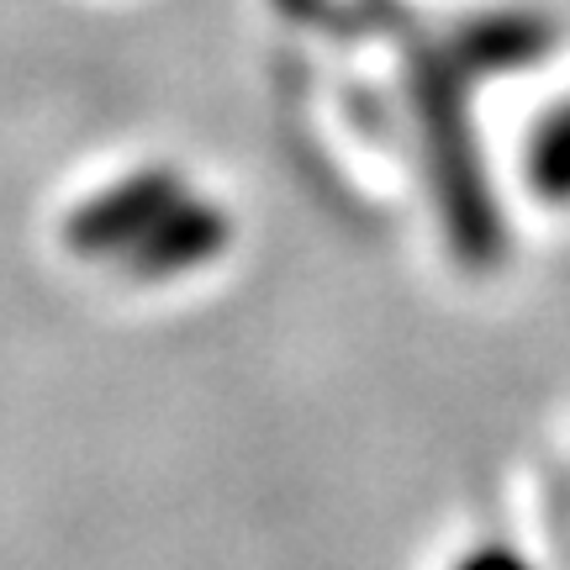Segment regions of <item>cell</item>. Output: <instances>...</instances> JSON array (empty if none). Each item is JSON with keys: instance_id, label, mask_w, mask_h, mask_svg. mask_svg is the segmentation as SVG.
<instances>
[{"instance_id": "obj_2", "label": "cell", "mask_w": 570, "mask_h": 570, "mask_svg": "<svg viewBox=\"0 0 570 570\" xmlns=\"http://www.w3.org/2000/svg\"><path fill=\"white\" fill-rule=\"evenodd\" d=\"M227 238H233V223H227L223 206L185 190L180 202L169 206V217L127 254V265L138 281H180L190 269L212 265L227 248Z\"/></svg>"}, {"instance_id": "obj_1", "label": "cell", "mask_w": 570, "mask_h": 570, "mask_svg": "<svg viewBox=\"0 0 570 570\" xmlns=\"http://www.w3.org/2000/svg\"><path fill=\"white\" fill-rule=\"evenodd\" d=\"M185 190L190 185H185L180 169H138V175L106 185L101 196L75 206L69 223H63V238L85 259H127L169 217V206L180 202Z\"/></svg>"}, {"instance_id": "obj_4", "label": "cell", "mask_w": 570, "mask_h": 570, "mask_svg": "<svg viewBox=\"0 0 570 570\" xmlns=\"http://www.w3.org/2000/svg\"><path fill=\"white\" fill-rule=\"evenodd\" d=\"M454 570H533V566L518 550H508V544H481V550L460 554Z\"/></svg>"}, {"instance_id": "obj_3", "label": "cell", "mask_w": 570, "mask_h": 570, "mask_svg": "<svg viewBox=\"0 0 570 570\" xmlns=\"http://www.w3.org/2000/svg\"><path fill=\"white\" fill-rule=\"evenodd\" d=\"M529 185L539 202L570 206V101L539 117L529 132Z\"/></svg>"}]
</instances>
